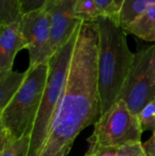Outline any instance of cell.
<instances>
[{
	"instance_id": "d6986e66",
	"label": "cell",
	"mask_w": 155,
	"mask_h": 156,
	"mask_svg": "<svg viewBox=\"0 0 155 156\" xmlns=\"http://www.w3.org/2000/svg\"><path fill=\"white\" fill-rule=\"evenodd\" d=\"M23 14L37 10L44 6L46 0H20Z\"/></svg>"
},
{
	"instance_id": "8992f818",
	"label": "cell",
	"mask_w": 155,
	"mask_h": 156,
	"mask_svg": "<svg viewBox=\"0 0 155 156\" xmlns=\"http://www.w3.org/2000/svg\"><path fill=\"white\" fill-rule=\"evenodd\" d=\"M155 44L134 54L133 64L120 95L132 114L137 116L142 109L155 98L153 56Z\"/></svg>"
},
{
	"instance_id": "8fae6325",
	"label": "cell",
	"mask_w": 155,
	"mask_h": 156,
	"mask_svg": "<svg viewBox=\"0 0 155 156\" xmlns=\"http://www.w3.org/2000/svg\"><path fill=\"white\" fill-rule=\"evenodd\" d=\"M123 32L132 34L145 41L155 42V3Z\"/></svg>"
},
{
	"instance_id": "7a4b0ae2",
	"label": "cell",
	"mask_w": 155,
	"mask_h": 156,
	"mask_svg": "<svg viewBox=\"0 0 155 156\" xmlns=\"http://www.w3.org/2000/svg\"><path fill=\"white\" fill-rule=\"evenodd\" d=\"M94 21L99 35L98 89L102 115L120 100L133 64L134 54L128 47L125 33L112 20L98 17Z\"/></svg>"
},
{
	"instance_id": "5bb4252c",
	"label": "cell",
	"mask_w": 155,
	"mask_h": 156,
	"mask_svg": "<svg viewBox=\"0 0 155 156\" xmlns=\"http://www.w3.org/2000/svg\"><path fill=\"white\" fill-rule=\"evenodd\" d=\"M124 0H94L99 17H106L116 25Z\"/></svg>"
},
{
	"instance_id": "277c9868",
	"label": "cell",
	"mask_w": 155,
	"mask_h": 156,
	"mask_svg": "<svg viewBox=\"0 0 155 156\" xmlns=\"http://www.w3.org/2000/svg\"><path fill=\"white\" fill-rule=\"evenodd\" d=\"M48 75V63L28 67L26 77L1 113L12 140L30 136Z\"/></svg>"
},
{
	"instance_id": "3957f363",
	"label": "cell",
	"mask_w": 155,
	"mask_h": 156,
	"mask_svg": "<svg viewBox=\"0 0 155 156\" xmlns=\"http://www.w3.org/2000/svg\"><path fill=\"white\" fill-rule=\"evenodd\" d=\"M79 27L80 26L71 38L53 54L48 62V80L30 135L29 149L26 156L39 155L46 143L65 89Z\"/></svg>"
},
{
	"instance_id": "ba28073f",
	"label": "cell",
	"mask_w": 155,
	"mask_h": 156,
	"mask_svg": "<svg viewBox=\"0 0 155 156\" xmlns=\"http://www.w3.org/2000/svg\"><path fill=\"white\" fill-rule=\"evenodd\" d=\"M76 0H46L53 53L63 47L83 22L74 12Z\"/></svg>"
},
{
	"instance_id": "e0dca14e",
	"label": "cell",
	"mask_w": 155,
	"mask_h": 156,
	"mask_svg": "<svg viewBox=\"0 0 155 156\" xmlns=\"http://www.w3.org/2000/svg\"><path fill=\"white\" fill-rule=\"evenodd\" d=\"M141 129L143 132H155V98L147 103L137 115Z\"/></svg>"
},
{
	"instance_id": "44dd1931",
	"label": "cell",
	"mask_w": 155,
	"mask_h": 156,
	"mask_svg": "<svg viewBox=\"0 0 155 156\" xmlns=\"http://www.w3.org/2000/svg\"><path fill=\"white\" fill-rule=\"evenodd\" d=\"M10 140H11L10 135L3 124L1 114H0V152L5 148V146L9 143Z\"/></svg>"
},
{
	"instance_id": "5b68a950",
	"label": "cell",
	"mask_w": 155,
	"mask_h": 156,
	"mask_svg": "<svg viewBox=\"0 0 155 156\" xmlns=\"http://www.w3.org/2000/svg\"><path fill=\"white\" fill-rule=\"evenodd\" d=\"M143 131L137 116L126 103L119 100L94 124V131L88 139L89 152L104 148H120L141 142Z\"/></svg>"
},
{
	"instance_id": "9c48e42d",
	"label": "cell",
	"mask_w": 155,
	"mask_h": 156,
	"mask_svg": "<svg viewBox=\"0 0 155 156\" xmlns=\"http://www.w3.org/2000/svg\"><path fill=\"white\" fill-rule=\"evenodd\" d=\"M26 48V43L20 31V23L0 27V73L13 71L16 54Z\"/></svg>"
},
{
	"instance_id": "7402d4cb",
	"label": "cell",
	"mask_w": 155,
	"mask_h": 156,
	"mask_svg": "<svg viewBox=\"0 0 155 156\" xmlns=\"http://www.w3.org/2000/svg\"><path fill=\"white\" fill-rule=\"evenodd\" d=\"M116 152H117L116 148H104L94 152L88 151L85 156H115Z\"/></svg>"
},
{
	"instance_id": "603a6c76",
	"label": "cell",
	"mask_w": 155,
	"mask_h": 156,
	"mask_svg": "<svg viewBox=\"0 0 155 156\" xmlns=\"http://www.w3.org/2000/svg\"><path fill=\"white\" fill-rule=\"evenodd\" d=\"M153 69H154V74H155V53L153 56Z\"/></svg>"
},
{
	"instance_id": "9a60e30c",
	"label": "cell",
	"mask_w": 155,
	"mask_h": 156,
	"mask_svg": "<svg viewBox=\"0 0 155 156\" xmlns=\"http://www.w3.org/2000/svg\"><path fill=\"white\" fill-rule=\"evenodd\" d=\"M30 136L10 140L0 152V156H26L29 149Z\"/></svg>"
},
{
	"instance_id": "7c38bea8",
	"label": "cell",
	"mask_w": 155,
	"mask_h": 156,
	"mask_svg": "<svg viewBox=\"0 0 155 156\" xmlns=\"http://www.w3.org/2000/svg\"><path fill=\"white\" fill-rule=\"evenodd\" d=\"M25 77L26 71L0 73V114L21 86Z\"/></svg>"
},
{
	"instance_id": "30bf717a",
	"label": "cell",
	"mask_w": 155,
	"mask_h": 156,
	"mask_svg": "<svg viewBox=\"0 0 155 156\" xmlns=\"http://www.w3.org/2000/svg\"><path fill=\"white\" fill-rule=\"evenodd\" d=\"M155 3L153 0H124L120 11L117 26L123 31L139 19Z\"/></svg>"
},
{
	"instance_id": "6da1fadb",
	"label": "cell",
	"mask_w": 155,
	"mask_h": 156,
	"mask_svg": "<svg viewBox=\"0 0 155 156\" xmlns=\"http://www.w3.org/2000/svg\"><path fill=\"white\" fill-rule=\"evenodd\" d=\"M98 26L80 25L65 89L49 133L38 156H68L78 135L101 115L98 89Z\"/></svg>"
},
{
	"instance_id": "2e32d148",
	"label": "cell",
	"mask_w": 155,
	"mask_h": 156,
	"mask_svg": "<svg viewBox=\"0 0 155 156\" xmlns=\"http://www.w3.org/2000/svg\"><path fill=\"white\" fill-rule=\"evenodd\" d=\"M74 12L82 21H94L99 17L94 0H76Z\"/></svg>"
},
{
	"instance_id": "ac0fdd59",
	"label": "cell",
	"mask_w": 155,
	"mask_h": 156,
	"mask_svg": "<svg viewBox=\"0 0 155 156\" xmlns=\"http://www.w3.org/2000/svg\"><path fill=\"white\" fill-rule=\"evenodd\" d=\"M115 156H144L142 142L132 143L117 149Z\"/></svg>"
},
{
	"instance_id": "4fadbf2b",
	"label": "cell",
	"mask_w": 155,
	"mask_h": 156,
	"mask_svg": "<svg viewBox=\"0 0 155 156\" xmlns=\"http://www.w3.org/2000/svg\"><path fill=\"white\" fill-rule=\"evenodd\" d=\"M23 16L20 0H0V27L20 23Z\"/></svg>"
},
{
	"instance_id": "52a82bcc",
	"label": "cell",
	"mask_w": 155,
	"mask_h": 156,
	"mask_svg": "<svg viewBox=\"0 0 155 156\" xmlns=\"http://www.w3.org/2000/svg\"><path fill=\"white\" fill-rule=\"evenodd\" d=\"M20 31L26 43L29 67L48 63L54 53L50 44L49 17L45 5L23 16L20 21Z\"/></svg>"
},
{
	"instance_id": "ffe728a7",
	"label": "cell",
	"mask_w": 155,
	"mask_h": 156,
	"mask_svg": "<svg viewBox=\"0 0 155 156\" xmlns=\"http://www.w3.org/2000/svg\"><path fill=\"white\" fill-rule=\"evenodd\" d=\"M143 148L144 156H155V132L147 142L143 144Z\"/></svg>"
}]
</instances>
